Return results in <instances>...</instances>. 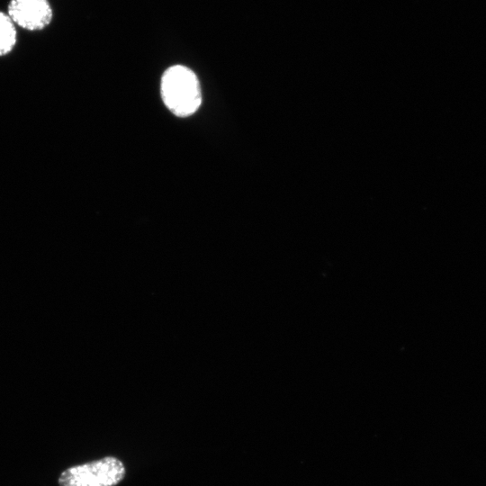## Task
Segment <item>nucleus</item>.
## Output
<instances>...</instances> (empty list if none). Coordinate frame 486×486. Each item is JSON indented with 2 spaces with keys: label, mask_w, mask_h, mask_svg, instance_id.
Here are the masks:
<instances>
[{
  "label": "nucleus",
  "mask_w": 486,
  "mask_h": 486,
  "mask_svg": "<svg viewBox=\"0 0 486 486\" xmlns=\"http://www.w3.org/2000/svg\"><path fill=\"white\" fill-rule=\"evenodd\" d=\"M161 95L166 106L178 117L194 113L202 102L201 87L195 74L181 65L173 66L163 74Z\"/></svg>",
  "instance_id": "nucleus-1"
},
{
  "label": "nucleus",
  "mask_w": 486,
  "mask_h": 486,
  "mask_svg": "<svg viewBox=\"0 0 486 486\" xmlns=\"http://www.w3.org/2000/svg\"><path fill=\"white\" fill-rule=\"evenodd\" d=\"M126 475L124 464L114 456L71 466L58 476L59 486H116Z\"/></svg>",
  "instance_id": "nucleus-2"
},
{
  "label": "nucleus",
  "mask_w": 486,
  "mask_h": 486,
  "mask_svg": "<svg viewBox=\"0 0 486 486\" xmlns=\"http://www.w3.org/2000/svg\"><path fill=\"white\" fill-rule=\"evenodd\" d=\"M7 14L14 23L33 32L51 22L53 11L49 0H10Z\"/></svg>",
  "instance_id": "nucleus-3"
},
{
  "label": "nucleus",
  "mask_w": 486,
  "mask_h": 486,
  "mask_svg": "<svg viewBox=\"0 0 486 486\" xmlns=\"http://www.w3.org/2000/svg\"><path fill=\"white\" fill-rule=\"evenodd\" d=\"M17 40V32L14 22L8 14L0 11V56L10 53Z\"/></svg>",
  "instance_id": "nucleus-4"
}]
</instances>
